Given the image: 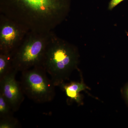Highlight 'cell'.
I'll return each instance as SVG.
<instances>
[{
  "label": "cell",
  "mask_w": 128,
  "mask_h": 128,
  "mask_svg": "<svg viewBox=\"0 0 128 128\" xmlns=\"http://www.w3.org/2000/svg\"><path fill=\"white\" fill-rule=\"evenodd\" d=\"M123 0H111L108 5V9L110 10H112Z\"/></svg>",
  "instance_id": "obj_11"
},
{
  "label": "cell",
  "mask_w": 128,
  "mask_h": 128,
  "mask_svg": "<svg viewBox=\"0 0 128 128\" xmlns=\"http://www.w3.org/2000/svg\"><path fill=\"white\" fill-rule=\"evenodd\" d=\"M14 112L10 104L0 93V119L13 116Z\"/></svg>",
  "instance_id": "obj_9"
},
{
  "label": "cell",
  "mask_w": 128,
  "mask_h": 128,
  "mask_svg": "<svg viewBox=\"0 0 128 128\" xmlns=\"http://www.w3.org/2000/svg\"><path fill=\"white\" fill-rule=\"evenodd\" d=\"M14 70L12 62V54L0 52V80Z\"/></svg>",
  "instance_id": "obj_8"
},
{
  "label": "cell",
  "mask_w": 128,
  "mask_h": 128,
  "mask_svg": "<svg viewBox=\"0 0 128 128\" xmlns=\"http://www.w3.org/2000/svg\"><path fill=\"white\" fill-rule=\"evenodd\" d=\"M54 33L29 31L23 41L12 54V66L22 72L34 66H42L48 44Z\"/></svg>",
  "instance_id": "obj_3"
},
{
  "label": "cell",
  "mask_w": 128,
  "mask_h": 128,
  "mask_svg": "<svg viewBox=\"0 0 128 128\" xmlns=\"http://www.w3.org/2000/svg\"><path fill=\"white\" fill-rule=\"evenodd\" d=\"M21 127L20 122L13 116L0 119V128H17Z\"/></svg>",
  "instance_id": "obj_10"
},
{
  "label": "cell",
  "mask_w": 128,
  "mask_h": 128,
  "mask_svg": "<svg viewBox=\"0 0 128 128\" xmlns=\"http://www.w3.org/2000/svg\"><path fill=\"white\" fill-rule=\"evenodd\" d=\"M70 0H0V14L29 31L49 32L64 20Z\"/></svg>",
  "instance_id": "obj_1"
},
{
  "label": "cell",
  "mask_w": 128,
  "mask_h": 128,
  "mask_svg": "<svg viewBox=\"0 0 128 128\" xmlns=\"http://www.w3.org/2000/svg\"><path fill=\"white\" fill-rule=\"evenodd\" d=\"M28 32L22 25L0 14V52L12 54Z\"/></svg>",
  "instance_id": "obj_5"
},
{
  "label": "cell",
  "mask_w": 128,
  "mask_h": 128,
  "mask_svg": "<svg viewBox=\"0 0 128 128\" xmlns=\"http://www.w3.org/2000/svg\"><path fill=\"white\" fill-rule=\"evenodd\" d=\"M79 58L76 48L54 32L46 48L42 66L54 86H59L77 69Z\"/></svg>",
  "instance_id": "obj_2"
},
{
  "label": "cell",
  "mask_w": 128,
  "mask_h": 128,
  "mask_svg": "<svg viewBox=\"0 0 128 128\" xmlns=\"http://www.w3.org/2000/svg\"><path fill=\"white\" fill-rule=\"evenodd\" d=\"M20 82L25 96L35 103L50 102L56 96L55 87L43 66L21 72Z\"/></svg>",
  "instance_id": "obj_4"
},
{
  "label": "cell",
  "mask_w": 128,
  "mask_h": 128,
  "mask_svg": "<svg viewBox=\"0 0 128 128\" xmlns=\"http://www.w3.org/2000/svg\"><path fill=\"white\" fill-rule=\"evenodd\" d=\"M124 94H125V96H126L127 101L128 102V84L125 88Z\"/></svg>",
  "instance_id": "obj_12"
},
{
  "label": "cell",
  "mask_w": 128,
  "mask_h": 128,
  "mask_svg": "<svg viewBox=\"0 0 128 128\" xmlns=\"http://www.w3.org/2000/svg\"><path fill=\"white\" fill-rule=\"evenodd\" d=\"M59 87L64 92L66 96L70 101H74L79 105L83 104L82 96L80 92L87 89H90L84 83L81 75L80 82H72L69 83L64 82L61 84Z\"/></svg>",
  "instance_id": "obj_7"
},
{
  "label": "cell",
  "mask_w": 128,
  "mask_h": 128,
  "mask_svg": "<svg viewBox=\"0 0 128 128\" xmlns=\"http://www.w3.org/2000/svg\"><path fill=\"white\" fill-rule=\"evenodd\" d=\"M17 72L14 70L0 80V93L10 104L14 112L18 111L25 99L20 82L16 79Z\"/></svg>",
  "instance_id": "obj_6"
}]
</instances>
